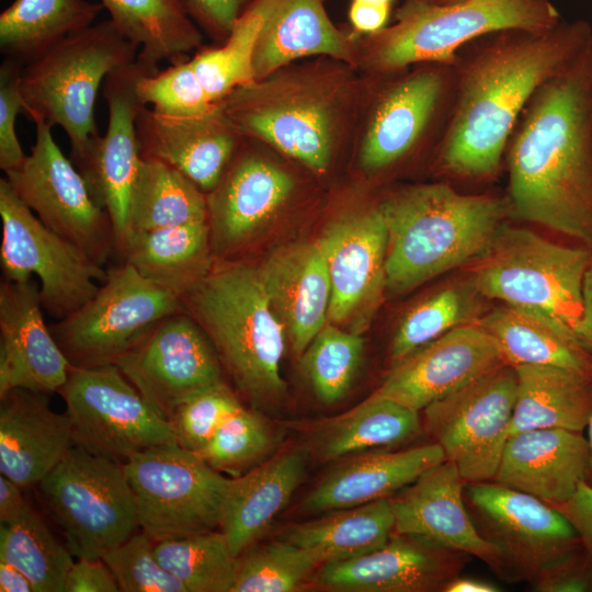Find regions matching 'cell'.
Listing matches in <instances>:
<instances>
[{"mask_svg": "<svg viewBox=\"0 0 592 592\" xmlns=\"http://www.w3.org/2000/svg\"><path fill=\"white\" fill-rule=\"evenodd\" d=\"M141 158L160 160L187 177L205 194L219 183L241 134L218 106L198 116H169L143 105L136 118Z\"/></svg>", "mask_w": 592, "mask_h": 592, "instance_id": "25", "label": "cell"}, {"mask_svg": "<svg viewBox=\"0 0 592 592\" xmlns=\"http://www.w3.org/2000/svg\"><path fill=\"white\" fill-rule=\"evenodd\" d=\"M181 310L179 296L122 262L106 272L87 304L49 329L72 366L115 364L159 321Z\"/></svg>", "mask_w": 592, "mask_h": 592, "instance_id": "10", "label": "cell"}, {"mask_svg": "<svg viewBox=\"0 0 592 592\" xmlns=\"http://www.w3.org/2000/svg\"><path fill=\"white\" fill-rule=\"evenodd\" d=\"M390 5L353 0L349 10V18L356 31L374 34L385 27L390 13Z\"/></svg>", "mask_w": 592, "mask_h": 592, "instance_id": "56", "label": "cell"}, {"mask_svg": "<svg viewBox=\"0 0 592 592\" xmlns=\"http://www.w3.org/2000/svg\"><path fill=\"white\" fill-rule=\"evenodd\" d=\"M258 271L293 351L301 355L328 322L331 286L319 241L281 247Z\"/></svg>", "mask_w": 592, "mask_h": 592, "instance_id": "29", "label": "cell"}, {"mask_svg": "<svg viewBox=\"0 0 592 592\" xmlns=\"http://www.w3.org/2000/svg\"><path fill=\"white\" fill-rule=\"evenodd\" d=\"M504 164L510 218L592 249V42L535 91Z\"/></svg>", "mask_w": 592, "mask_h": 592, "instance_id": "2", "label": "cell"}, {"mask_svg": "<svg viewBox=\"0 0 592 592\" xmlns=\"http://www.w3.org/2000/svg\"><path fill=\"white\" fill-rule=\"evenodd\" d=\"M418 65L390 80L377 99L361 149L362 166L368 171L389 169L426 141L439 146L443 137L454 101L453 66Z\"/></svg>", "mask_w": 592, "mask_h": 592, "instance_id": "16", "label": "cell"}, {"mask_svg": "<svg viewBox=\"0 0 592 592\" xmlns=\"http://www.w3.org/2000/svg\"><path fill=\"white\" fill-rule=\"evenodd\" d=\"M119 587L102 558H78L68 572L65 592H117Z\"/></svg>", "mask_w": 592, "mask_h": 592, "instance_id": "54", "label": "cell"}, {"mask_svg": "<svg viewBox=\"0 0 592 592\" xmlns=\"http://www.w3.org/2000/svg\"><path fill=\"white\" fill-rule=\"evenodd\" d=\"M364 339L360 333L327 322L303 355V368L317 398L333 405L350 390L362 362Z\"/></svg>", "mask_w": 592, "mask_h": 592, "instance_id": "45", "label": "cell"}, {"mask_svg": "<svg viewBox=\"0 0 592 592\" xmlns=\"http://www.w3.org/2000/svg\"><path fill=\"white\" fill-rule=\"evenodd\" d=\"M117 30L138 48L137 60L151 71L161 62L186 60L202 34L181 0H100Z\"/></svg>", "mask_w": 592, "mask_h": 592, "instance_id": "36", "label": "cell"}, {"mask_svg": "<svg viewBox=\"0 0 592 592\" xmlns=\"http://www.w3.org/2000/svg\"><path fill=\"white\" fill-rule=\"evenodd\" d=\"M592 249L553 242L506 223L467 276L487 299L544 314L571 330L582 315V291Z\"/></svg>", "mask_w": 592, "mask_h": 592, "instance_id": "7", "label": "cell"}, {"mask_svg": "<svg viewBox=\"0 0 592 592\" xmlns=\"http://www.w3.org/2000/svg\"><path fill=\"white\" fill-rule=\"evenodd\" d=\"M241 406L225 383L194 394L178 405L169 418L177 443L192 452L200 451Z\"/></svg>", "mask_w": 592, "mask_h": 592, "instance_id": "49", "label": "cell"}, {"mask_svg": "<svg viewBox=\"0 0 592 592\" xmlns=\"http://www.w3.org/2000/svg\"><path fill=\"white\" fill-rule=\"evenodd\" d=\"M554 506L572 525L585 553L592 558V486L582 480L567 501Z\"/></svg>", "mask_w": 592, "mask_h": 592, "instance_id": "55", "label": "cell"}, {"mask_svg": "<svg viewBox=\"0 0 592 592\" xmlns=\"http://www.w3.org/2000/svg\"><path fill=\"white\" fill-rule=\"evenodd\" d=\"M31 152L5 179L23 203L48 228L104 265L116 240L109 215L95 203L88 185L55 141L52 127L37 121Z\"/></svg>", "mask_w": 592, "mask_h": 592, "instance_id": "13", "label": "cell"}, {"mask_svg": "<svg viewBox=\"0 0 592 592\" xmlns=\"http://www.w3.org/2000/svg\"><path fill=\"white\" fill-rule=\"evenodd\" d=\"M39 284L3 280L0 284V397L18 388L60 391L71 364L43 316Z\"/></svg>", "mask_w": 592, "mask_h": 592, "instance_id": "22", "label": "cell"}, {"mask_svg": "<svg viewBox=\"0 0 592 592\" xmlns=\"http://www.w3.org/2000/svg\"><path fill=\"white\" fill-rule=\"evenodd\" d=\"M574 333L582 345L592 353V259L584 276L582 315Z\"/></svg>", "mask_w": 592, "mask_h": 592, "instance_id": "58", "label": "cell"}, {"mask_svg": "<svg viewBox=\"0 0 592 592\" xmlns=\"http://www.w3.org/2000/svg\"><path fill=\"white\" fill-rule=\"evenodd\" d=\"M115 365L168 420L183 400L224 383L213 342L184 309L159 321Z\"/></svg>", "mask_w": 592, "mask_h": 592, "instance_id": "17", "label": "cell"}, {"mask_svg": "<svg viewBox=\"0 0 592 592\" xmlns=\"http://www.w3.org/2000/svg\"><path fill=\"white\" fill-rule=\"evenodd\" d=\"M421 430L419 411L389 399H369L338 418L323 434L320 449L333 459L371 448L392 446Z\"/></svg>", "mask_w": 592, "mask_h": 592, "instance_id": "40", "label": "cell"}, {"mask_svg": "<svg viewBox=\"0 0 592 592\" xmlns=\"http://www.w3.org/2000/svg\"><path fill=\"white\" fill-rule=\"evenodd\" d=\"M272 435L266 422L255 412L238 408L196 453L217 471L239 476L270 449Z\"/></svg>", "mask_w": 592, "mask_h": 592, "instance_id": "47", "label": "cell"}, {"mask_svg": "<svg viewBox=\"0 0 592 592\" xmlns=\"http://www.w3.org/2000/svg\"><path fill=\"white\" fill-rule=\"evenodd\" d=\"M465 483L457 467L447 459L424 471L390 499L394 533L475 556L496 568L498 548L473 522L464 503Z\"/></svg>", "mask_w": 592, "mask_h": 592, "instance_id": "24", "label": "cell"}, {"mask_svg": "<svg viewBox=\"0 0 592 592\" xmlns=\"http://www.w3.org/2000/svg\"><path fill=\"white\" fill-rule=\"evenodd\" d=\"M463 0H405L403 3L422 4V5H448L460 2Z\"/></svg>", "mask_w": 592, "mask_h": 592, "instance_id": "61", "label": "cell"}, {"mask_svg": "<svg viewBox=\"0 0 592 592\" xmlns=\"http://www.w3.org/2000/svg\"><path fill=\"white\" fill-rule=\"evenodd\" d=\"M207 218V196L195 183L160 160L141 158L132 194L130 231L204 223Z\"/></svg>", "mask_w": 592, "mask_h": 592, "instance_id": "39", "label": "cell"}, {"mask_svg": "<svg viewBox=\"0 0 592 592\" xmlns=\"http://www.w3.org/2000/svg\"><path fill=\"white\" fill-rule=\"evenodd\" d=\"M187 14L212 37L226 41L249 0H181Z\"/></svg>", "mask_w": 592, "mask_h": 592, "instance_id": "52", "label": "cell"}, {"mask_svg": "<svg viewBox=\"0 0 592 592\" xmlns=\"http://www.w3.org/2000/svg\"><path fill=\"white\" fill-rule=\"evenodd\" d=\"M590 471V446L581 432L535 429L511 435L492 481L551 505L567 501Z\"/></svg>", "mask_w": 592, "mask_h": 592, "instance_id": "28", "label": "cell"}, {"mask_svg": "<svg viewBox=\"0 0 592 592\" xmlns=\"http://www.w3.org/2000/svg\"><path fill=\"white\" fill-rule=\"evenodd\" d=\"M515 395V368L503 363L423 410L426 430L466 483L493 480Z\"/></svg>", "mask_w": 592, "mask_h": 592, "instance_id": "14", "label": "cell"}, {"mask_svg": "<svg viewBox=\"0 0 592 592\" xmlns=\"http://www.w3.org/2000/svg\"><path fill=\"white\" fill-rule=\"evenodd\" d=\"M503 363L486 330L477 323L460 326L395 363L368 398L421 411Z\"/></svg>", "mask_w": 592, "mask_h": 592, "instance_id": "21", "label": "cell"}, {"mask_svg": "<svg viewBox=\"0 0 592 592\" xmlns=\"http://www.w3.org/2000/svg\"><path fill=\"white\" fill-rule=\"evenodd\" d=\"M139 527L155 542L220 527L230 480L178 443L137 452L123 463Z\"/></svg>", "mask_w": 592, "mask_h": 592, "instance_id": "9", "label": "cell"}, {"mask_svg": "<svg viewBox=\"0 0 592 592\" xmlns=\"http://www.w3.org/2000/svg\"><path fill=\"white\" fill-rule=\"evenodd\" d=\"M516 395L510 436L535 429L582 432L592 415V376L542 365L514 366Z\"/></svg>", "mask_w": 592, "mask_h": 592, "instance_id": "35", "label": "cell"}, {"mask_svg": "<svg viewBox=\"0 0 592 592\" xmlns=\"http://www.w3.org/2000/svg\"><path fill=\"white\" fill-rule=\"evenodd\" d=\"M38 486L78 558H102L139 527L136 497L117 460L72 445Z\"/></svg>", "mask_w": 592, "mask_h": 592, "instance_id": "8", "label": "cell"}, {"mask_svg": "<svg viewBox=\"0 0 592 592\" xmlns=\"http://www.w3.org/2000/svg\"><path fill=\"white\" fill-rule=\"evenodd\" d=\"M476 323L496 341L512 365L557 366L592 376V353L573 330L535 310L502 304Z\"/></svg>", "mask_w": 592, "mask_h": 592, "instance_id": "32", "label": "cell"}, {"mask_svg": "<svg viewBox=\"0 0 592 592\" xmlns=\"http://www.w3.org/2000/svg\"><path fill=\"white\" fill-rule=\"evenodd\" d=\"M486 299L466 276L415 304L402 317L392 338L394 364L457 327L476 323L486 312Z\"/></svg>", "mask_w": 592, "mask_h": 592, "instance_id": "41", "label": "cell"}, {"mask_svg": "<svg viewBox=\"0 0 592 592\" xmlns=\"http://www.w3.org/2000/svg\"><path fill=\"white\" fill-rule=\"evenodd\" d=\"M304 451L292 448L230 480L220 532L239 557L263 534L299 486Z\"/></svg>", "mask_w": 592, "mask_h": 592, "instance_id": "31", "label": "cell"}, {"mask_svg": "<svg viewBox=\"0 0 592 592\" xmlns=\"http://www.w3.org/2000/svg\"><path fill=\"white\" fill-rule=\"evenodd\" d=\"M578 551L559 560L532 583L539 592L592 591V566Z\"/></svg>", "mask_w": 592, "mask_h": 592, "instance_id": "53", "label": "cell"}, {"mask_svg": "<svg viewBox=\"0 0 592 592\" xmlns=\"http://www.w3.org/2000/svg\"><path fill=\"white\" fill-rule=\"evenodd\" d=\"M22 487L0 475V522L12 523L24 516L31 506L26 502Z\"/></svg>", "mask_w": 592, "mask_h": 592, "instance_id": "57", "label": "cell"}, {"mask_svg": "<svg viewBox=\"0 0 592 592\" xmlns=\"http://www.w3.org/2000/svg\"><path fill=\"white\" fill-rule=\"evenodd\" d=\"M136 92L144 105L169 116H198L218 106L204 90L190 59L143 76Z\"/></svg>", "mask_w": 592, "mask_h": 592, "instance_id": "48", "label": "cell"}, {"mask_svg": "<svg viewBox=\"0 0 592 592\" xmlns=\"http://www.w3.org/2000/svg\"><path fill=\"white\" fill-rule=\"evenodd\" d=\"M561 19L549 0L403 3L394 25L369 34L368 62L380 75L424 62L453 66L459 49L482 35L505 29L545 30Z\"/></svg>", "mask_w": 592, "mask_h": 592, "instance_id": "6", "label": "cell"}, {"mask_svg": "<svg viewBox=\"0 0 592 592\" xmlns=\"http://www.w3.org/2000/svg\"><path fill=\"white\" fill-rule=\"evenodd\" d=\"M103 9L89 0H14L0 14V49L25 65L92 25Z\"/></svg>", "mask_w": 592, "mask_h": 592, "instance_id": "38", "label": "cell"}, {"mask_svg": "<svg viewBox=\"0 0 592 592\" xmlns=\"http://www.w3.org/2000/svg\"><path fill=\"white\" fill-rule=\"evenodd\" d=\"M213 342L237 387L259 403L285 392L281 362L285 327L275 314L258 267L221 261L181 297Z\"/></svg>", "mask_w": 592, "mask_h": 592, "instance_id": "4", "label": "cell"}, {"mask_svg": "<svg viewBox=\"0 0 592 592\" xmlns=\"http://www.w3.org/2000/svg\"><path fill=\"white\" fill-rule=\"evenodd\" d=\"M207 221L130 231L117 253L146 280L180 298L214 267Z\"/></svg>", "mask_w": 592, "mask_h": 592, "instance_id": "33", "label": "cell"}, {"mask_svg": "<svg viewBox=\"0 0 592 592\" xmlns=\"http://www.w3.org/2000/svg\"><path fill=\"white\" fill-rule=\"evenodd\" d=\"M499 588L492 583L467 577H456L447 583L444 592H497Z\"/></svg>", "mask_w": 592, "mask_h": 592, "instance_id": "60", "label": "cell"}, {"mask_svg": "<svg viewBox=\"0 0 592 592\" xmlns=\"http://www.w3.org/2000/svg\"><path fill=\"white\" fill-rule=\"evenodd\" d=\"M445 459L435 442L360 456L323 478L304 499L301 508L319 513L389 498Z\"/></svg>", "mask_w": 592, "mask_h": 592, "instance_id": "30", "label": "cell"}, {"mask_svg": "<svg viewBox=\"0 0 592 592\" xmlns=\"http://www.w3.org/2000/svg\"><path fill=\"white\" fill-rule=\"evenodd\" d=\"M317 565L308 551L288 540L250 547L237 558L230 592L295 591Z\"/></svg>", "mask_w": 592, "mask_h": 592, "instance_id": "46", "label": "cell"}, {"mask_svg": "<svg viewBox=\"0 0 592 592\" xmlns=\"http://www.w3.org/2000/svg\"><path fill=\"white\" fill-rule=\"evenodd\" d=\"M1 592H35L31 580L16 567L0 560Z\"/></svg>", "mask_w": 592, "mask_h": 592, "instance_id": "59", "label": "cell"}, {"mask_svg": "<svg viewBox=\"0 0 592 592\" xmlns=\"http://www.w3.org/2000/svg\"><path fill=\"white\" fill-rule=\"evenodd\" d=\"M480 534L499 551L496 569L533 582L578 550L579 537L550 503L496 481L467 482Z\"/></svg>", "mask_w": 592, "mask_h": 592, "instance_id": "15", "label": "cell"}, {"mask_svg": "<svg viewBox=\"0 0 592 592\" xmlns=\"http://www.w3.org/2000/svg\"><path fill=\"white\" fill-rule=\"evenodd\" d=\"M23 66L11 58H5L0 66V168L4 173L15 169L26 157L15 130L18 114L24 112Z\"/></svg>", "mask_w": 592, "mask_h": 592, "instance_id": "51", "label": "cell"}, {"mask_svg": "<svg viewBox=\"0 0 592 592\" xmlns=\"http://www.w3.org/2000/svg\"><path fill=\"white\" fill-rule=\"evenodd\" d=\"M378 206L388 230V295L471 263L510 218L505 196L463 193L448 182L402 187Z\"/></svg>", "mask_w": 592, "mask_h": 592, "instance_id": "3", "label": "cell"}, {"mask_svg": "<svg viewBox=\"0 0 592 592\" xmlns=\"http://www.w3.org/2000/svg\"><path fill=\"white\" fill-rule=\"evenodd\" d=\"M162 567L186 588L187 592H230L237 570L221 532H206L155 542Z\"/></svg>", "mask_w": 592, "mask_h": 592, "instance_id": "44", "label": "cell"}, {"mask_svg": "<svg viewBox=\"0 0 592 592\" xmlns=\"http://www.w3.org/2000/svg\"><path fill=\"white\" fill-rule=\"evenodd\" d=\"M73 443L68 414L52 410L46 394L18 388L1 397L0 473L23 489L38 485Z\"/></svg>", "mask_w": 592, "mask_h": 592, "instance_id": "27", "label": "cell"}, {"mask_svg": "<svg viewBox=\"0 0 592 592\" xmlns=\"http://www.w3.org/2000/svg\"><path fill=\"white\" fill-rule=\"evenodd\" d=\"M137 57L138 48L110 19L93 23L23 66L24 113L33 122L59 126L73 161L100 136L95 101L106 77Z\"/></svg>", "mask_w": 592, "mask_h": 592, "instance_id": "5", "label": "cell"}, {"mask_svg": "<svg viewBox=\"0 0 592 592\" xmlns=\"http://www.w3.org/2000/svg\"><path fill=\"white\" fill-rule=\"evenodd\" d=\"M395 528L390 498L335 510L294 526L288 542L308 551L319 565L349 560L384 546Z\"/></svg>", "mask_w": 592, "mask_h": 592, "instance_id": "37", "label": "cell"}, {"mask_svg": "<svg viewBox=\"0 0 592 592\" xmlns=\"http://www.w3.org/2000/svg\"><path fill=\"white\" fill-rule=\"evenodd\" d=\"M71 555L32 509L21 519L0 526V560L21 570L35 592H65L75 562Z\"/></svg>", "mask_w": 592, "mask_h": 592, "instance_id": "43", "label": "cell"}, {"mask_svg": "<svg viewBox=\"0 0 592 592\" xmlns=\"http://www.w3.org/2000/svg\"><path fill=\"white\" fill-rule=\"evenodd\" d=\"M123 592H187L157 558L155 540L144 532L133 534L102 556Z\"/></svg>", "mask_w": 592, "mask_h": 592, "instance_id": "50", "label": "cell"}, {"mask_svg": "<svg viewBox=\"0 0 592 592\" xmlns=\"http://www.w3.org/2000/svg\"><path fill=\"white\" fill-rule=\"evenodd\" d=\"M147 73L153 71L136 60L106 77L102 87L109 114L105 133L72 161L93 200L110 217L116 252L130 231L132 194L141 161L136 118L144 105L136 84Z\"/></svg>", "mask_w": 592, "mask_h": 592, "instance_id": "18", "label": "cell"}, {"mask_svg": "<svg viewBox=\"0 0 592 592\" xmlns=\"http://www.w3.org/2000/svg\"><path fill=\"white\" fill-rule=\"evenodd\" d=\"M271 91L252 81L235 89L219 106L241 135L255 136L316 171L326 170L334 129L329 104L308 89Z\"/></svg>", "mask_w": 592, "mask_h": 592, "instance_id": "20", "label": "cell"}, {"mask_svg": "<svg viewBox=\"0 0 592 592\" xmlns=\"http://www.w3.org/2000/svg\"><path fill=\"white\" fill-rule=\"evenodd\" d=\"M588 442L590 446V471L592 473V415L588 423Z\"/></svg>", "mask_w": 592, "mask_h": 592, "instance_id": "62", "label": "cell"}, {"mask_svg": "<svg viewBox=\"0 0 592 592\" xmlns=\"http://www.w3.org/2000/svg\"><path fill=\"white\" fill-rule=\"evenodd\" d=\"M76 445L114 460L177 443L171 423L115 364L72 366L59 391Z\"/></svg>", "mask_w": 592, "mask_h": 592, "instance_id": "12", "label": "cell"}, {"mask_svg": "<svg viewBox=\"0 0 592 592\" xmlns=\"http://www.w3.org/2000/svg\"><path fill=\"white\" fill-rule=\"evenodd\" d=\"M466 554L426 539L394 533L365 555L323 565L319 584L354 592L444 591L464 567Z\"/></svg>", "mask_w": 592, "mask_h": 592, "instance_id": "23", "label": "cell"}, {"mask_svg": "<svg viewBox=\"0 0 592 592\" xmlns=\"http://www.w3.org/2000/svg\"><path fill=\"white\" fill-rule=\"evenodd\" d=\"M326 0H276L253 54L254 81L304 56L350 59L346 37L332 24Z\"/></svg>", "mask_w": 592, "mask_h": 592, "instance_id": "34", "label": "cell"}, {"mask_svg": "<svg viewBox=\"0 0 592 592\" xmlns=\"http://www.w3.org/2000/svg\"><path fill=\"white\" fill-rule=\"evenodd\" d=\"M318 241L331 286L328 321L361 333L386 293L384 215L379 206L345 215L333 220Z\"/></svg>", "mask_w": 592, "mask_h": 592, "instance_id": "19", "label": "cell"}, {"mask_svg": "<svg viewBox=\"0 0 592 592\" xmlns=\"http://www.w3.org/2000/svg\"><path fill=\"white\" fill-rule=\"evenodd\" d=\"M293 190L281 168L254 156L231 159L217 186L206 194L212 247L230 254L277 212Z\"/></svg>", "mask_w": 592, "mask_h": 592, "instance_id": "26", "label": "cell"}, {"mask_svg": "<svg viewBox=\"0 0 592 592\" xmlns=\"http://www.w3.org/2000/svg\"><path fill=\"white\" fill-rule=\"evenodd\" d=\"M356 1H362V2H367V3H373V4H391L392 0H356Z\"/></svg>", "mask_w": 592, "mask_h": 592, "instance_id": "63", "label": "cell"}, {"mask_svg": "<svg viewBox=\"0 0 592 592\" xmlns=\"http://www.w3.org/2000/svg\"><path fill=\"white\" fill-rule=\"evenodd\" d=\"M591 42L588 21L561 19L549 29H505L463 46L453 65L454 101L434 170L457 181L493 180L530 99Z\"/></svg>", "mask_w": 592, "mask_h": 592, "instance_id": "1", "label": "cell"}, {"mask_svg": "<svg viewBox=\"0 0 592 592\" xmlns=\"http://www.w3.org/2000/svg\"><path fill=\"white\" fill-rule=\"evenodd\" d=\"M0 216L3 280L22 282L36 276L42 307L57 320L73 314L96 294L98 282L105 280L107 271L45 226L5 178L0 180Z\"/></svg>", "mask_w": 592, "mask_h": 592, "instance_id": "11", "label": "cell"}, {"mask_svg": "<svg viewBox=\"0 0 592 592\" xmlns=\"http://www.w3.org/2000/svg\"><path fill=\"white\" fill-rule=\"evenodd\" d=\"M276 0H252L225 43L190 59L208 96L219 103L235 89L254 81L253 54L265 19Z\"/></svg>", "mask_w": 592, "mask_h": 592, "instance_id": "42", "label": "cell"}]
</instances>
